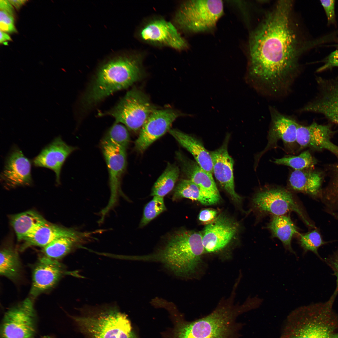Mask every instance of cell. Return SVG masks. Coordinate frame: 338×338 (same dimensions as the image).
<instances>
[{
  "label": "cell",
  "instance_id": "f1b7e54d",
  "mask_svg": "<svg viewBox=\"0 0 338 338\" xmlns=\"http://www.w3.org/2000/svg\"><path fill=\"white\" fill-rule=\"evenodd\" d=\"M0 255V275L13 281L17 279L21 265L16 250L11 247H5L1 250Z\"/></svg>",
  "mask_w": 338,
  "mask_h": 338
},
{
  "label": "cell",
  "instance_id": "7c38bea8",
  "mask_svg": "<svg viewBox=\"0 0 338 338\" xmlns=\"http://www.w3.org/2000/svg\"><path fill=\"white\" fill-rule=\"evenodd\" d=\"M181 114L171 109L156 110L149 117L135 143V148L143 152L155 141L170 129L173 122Z\"/></svg>",
  "mask_w": 338,
  "mask_h": 338
},
{
  "label": "cell",
  "instance_id": "ab89813d",
  "mask_svg": "<svg viewBox=\"0 0 338 338\" xmlns=\"http://www.w3.org/2000/svg\"><path fill=\"white\" fill-rule=\"evenodd\" d=\"M324 260L332 269L336 278H338V249Z\"/></svg>",
  "mask_w": 338,
  "mask_h": 338
},
{
  "label": "cell",
  "instance_id": "30bf717a",
  "mask_svg": "<svg viewBox=\"0 0 338 338\" xmlns=\"http://www.w3.org/2000/svg\"><path fill=\"white\" fill-rule=\"evenodd\" d=\"M101 148L109 174L110 196L106 206L99 213L100 219L104 221L109 212L117 205L119 197L127 199L121 187L122 176L126 166V149L103 138Z\"/></svg>",
  "mask_w": 338,
  "mask_h": 338
},
{
  "label": "cell",
  "instance_id": "9c48e42d",
  "mask_svg": "<svg viewBox=\"0 0 338 338\" xmlns=\"http://www.w3.org/2000/svg\"><path fill=\"white\" fill-rule=\"evenodd\" d=\"M156 109L144 93L134 89L105 114L114 118L115 123H122L129 129L136 131L141 129Z\"/></svg>",
  "mask_w": 338,
  "mask_h": 338
},
{
  "label": "cell",
  "instance_id": "4316f807",
  "mask_svg": "<svg viewBox=\"0 0 338 338\" xmlns=\"http://www.w3.org/2000/svg\"><path fill=\"white\" fill-rule=\"evenodd\" d=\"M273 237L278 238L285 249L296 255L291 247V242L294 235L298 233L297 228L289 216L273 215L267 225Z\"/></svg>",
  "mask_w": 338,
  "mask_h": 338
},
{
  "label": "cell",
  "instance_id": "ffe728a7",
  "mask_svg": "<svg viewBox=\"0 0 338 338\" xmlns=\"http://www.w3.org/2000/svg\"><path fill=\"white\" fill-rule=\"evenodd\" d=\"M332 134L330 126L314 122L308 126L299 124L296 142L302 148L325 149L338 157V146L330 141Z\"/></svg>",
  "mask_w": 338,
  "mask_h": 338
},
{
  "label": "cell",
  "instance_id": "2e32d148",
  "mask_svg": "<svg viewBox=\"0 0 338 338\" xmlns=\"http://www.w3.org/2000/svg\"><path fill=\"white\" fill-rule=\"evenodd\" d=\"M238 225L227 217L220 215L205 227L202 234L204 250L213 252L224 248L236 233Z\"/></svg>",
  "mask_w": 338,
  "mask_h": 338
},
{
  "label": "cell",
  "instance_id": "d6986e66",
  "mask_svg": "<svg viewBox=\"0 0 338 338\" xmlns=\"http://www.w3.org/2000/svg\"><path fill=\"white\" fill-rule=\"evenodd\" d=\"M76 148L68 145L60 137H58L33 159V164L36 167H45L53 171L55 174L56 181L59 184L62 166L67 157Z\"/></svg>",
  "mask_w": 338,
  "mask_h": 338
},
{
  "label": "cell",
  "instance_id": "f35d334b",
  "mask_svg": "<svg viewBox=\"0 0 338 338\" xmlns=\"http://www.w3.org/2000/svg\"><path fill=\"white\" fill-rule=\"evenodd\" d=\"M217 214V211L213 209H203L200 212L198 218L202 223L208 224L213 222L216 219Z\"/></svg>",
  "mask_w": 338,
  "mask_h": 338
},
{
  "label": "cell",
  "instance_id": "52a82bcc",
  "mask_svg": "<svg viewBox=\"0 0 338 338\" xmlns=\"http://www.w3.org/2000/svg\"><path fill=\"white\" fill-rule=\"evenodd\" d=\"M252 203L253 210L260 217L269 214L284 215L294 212L306 225L315 227L294 196L285 188L267 187L261 188L254 195Z\"/></svg>",
  "mask_w": 338,
  "mask_h": 338
},
{
  "label": "cell",
  "instance_id": "4dcf8cb0",
  "mask_svg": "<svg viewBox=\"0 0 338 338\" xmlns=\"http://www.w3.org/2000/svg\"><path fill=\"white\" fill-rule=\"evenodd\" d=\"M273 162L278 165L289 166L294 170H310L316 162L308 151H303L297 156H287L275 159Z\"/></svg>",
  "mask_w": 338,
  "mask_h": 338
},
{
  "label": "cell",
  "instance_id": "7bdbcfd3",
  "mask_svg": "<svg viewBox=\"0 0 338 338\" xmlns=\"http://www.w3.org/2000/svg\"><path fill=\"white\" fill-rule=\"evenodd\" d=\"M0 43H3L5 44V43H7L6 41H11L12 40L10 36L7 33L0 30Z\"/></svg>",
  "mask_w": 338,
  "mask_h": 338
},
{
  "label": "cell",
  "instance_id": "ba28073f",
  "mask_svg": "<svg viewBox=\"0 0 338 338\" xmlns=\"http://www.w3.org/2000/svg\"><path fill=\"white\" fill-rule=\"evenodd\" d=\"M74 319L89 338H137L126 316L117 310Z\"/></svg>",
  "mask_w": 338,
  "mask_h": 338
},
{
  "label": "cell",
  "instance_id": "836d02e7",
  "mask_svg": "<svg viewBox=\"0 0 338 338\" xmlns=\"http://www.w3.org/2000/svg\"><path fill=\"white\" fill-rule=\"evenodd\" d=\"M320 199L328 212L333 214L338 212V168L332 183L322 192Z\"/></svg>",
  "mask_w": 338,
  "mask_h": 338
},
{
  "label": "cell",
  "instance_id": "f546056e",
  "mask_svg": "<svg viewBox=\"0 0 338 338\" xmlns=\"http://www.w3.org/2000/svg\"><path fill=\"white\" fill-rule=\"evenodd\" d=\"M179 173V169L177 166L169 163L154 184L151 195L163 197L168 194L173 188Z\"/></svg>",
  "mask_w": 338,
  "mask_h": 338
},
{
  "label": "cell",
  "instance_id": "1f68e13d",
  "mask_svg": "<svg viewBox=\"0 0 338 338\" xmlns=\"http://www.w3.org/2000/svg\"><path fill=\"white\" fill-rule=\"evenodd\" d=\"M166 210L163 197L155 196L145 206L139 227L146 226L151 221Z\"/></svg>",
  "mask_w": 338,
  "mask_h": 338
},
{
  "label": "cell",
  "instance_id": "7402d4cb",
  "mask_svg": "<svg viewBox=\"0 0 338 338\" xmlns=\"http://www.w3.org/2000/svg\"><path fill=\"white\" fill-rule=\"evenodd\" d=\"M176 157L183 173L206 194L218 200L220 195L212 174L202 169L195 161L190 159L180 152Z\"/></svg>",
  "mask_w": 338,
  "mask_h": 338
},
{
  "label": "cell",
  "instance_id": "8fae6325",
  "mask_svg": "<svg viewBox=\"0 0 338 338\" xmlns=\"http://www.w3.org/2000/svg\"><path fill=\"white\" fill-rule=\"evenodd\" d=\"M36 320L33 300L27 298L5 313L1 338H31L36 331Z\"/></svg>",
  "mask_w": 338,
  "mask_h": 338
},
{
  "label": "cell",
  "instance_id": "d4e9b609",
  "mask_svg": "<svg viewBox=\"0 0 338 338\" xmlns=\"http://www.w3.org/2000/svg\"><path fill=\"white\" fill-rule=\"evenodd\" d=\"M75 229L54 224L47 221L23 241L24 243L21 248L24 250L31 246L43 248L56 239L72 233Z\"/></svg>",
  "mask_w": 338,
  "mask_h": 338
},
{
  "label": "cell",
  "instance_id": "ac0fdd59",
  "mask_svg": "<svg viewBox=\"0 0 338 338\" xmlns=\"http://www.w3.org/2000/svg\"><path fill=\"white\" fill-rule=\"evenodd\" d=\"M140 35L145 41L167 45L176 49H184L187 46L185 40L174 25L163 19L152 21L142 29Z\"/></svg>",
  "mask_w": 338,
  "mask_h": 338
},
{
  "label": "cell",
  "instance_id": "5bb4252c",
  "mask_svg": "<svg viewBox=\"0 0 338 338\" xmlns=\"http://www.w3.org/2000/svg\"><path fill=\"white\" fill-rule=\"evenodd\" d=\"M229 136H227L223 145L210 151L213 165V173L221 187L235 202L240 203L241 197L235 190L233 173L234 161L228 151Z\"/></svg>",
  "mask_w": 338,
  "mask_h": 338
},
{
  "label": "cell",
  "instance_id": "277c9868",
  "mask_svg": "<svg viewBox=\"0 0 338 338\" xmlns=\"http://www.w3.org/2000/svg\"><path fill=\"white\" fill-rule=\"evenodd\" d=\"M204 250L201 233L180 230L171 235L163 248L153 258L162 262L176 274L183 276L195 270Z\"/></svg>",
  "mask_w": 338,
  "mask_h": 338
},
{
  "label": "cell",
  "instance_id": "60d3db41",
  "mask_svg": "<svg viewBox=\"0 0 338 338\" xmlns=\"http://www.w3.org/2000/svg\"><path fill=\"white\" fill-rule=\"evenodd\" d=\"M0 8V10L5 11L13 15V8L8 0H1Z\"/></svg>",
  "mask_w": 338,
  "mask_h": 338
},
{
  "label": "cell",
  "instance_id": "8992f818",
  "mask_svg": "<svg viewBox=\"0 0 338 338\" xmlns=\"http://www.w3.org/2000/svg\"><path fill=\"white\" fill-rule=\"evenodd\" d=\"M223 11L222 0H189L182 5L175 20L180 28L186 31L204 32L215 28Z\"/></svg>",
  "mask_w": 338,
  "mask_h": 338
},
{
  "label": "cell",
  "instance_id": "7a4b0ae2",
  "mask_svg": "<svg viewBox=\"0 0 338 338\" xmlns=\"http://www.w3.org/2000/svg\"><path fill=\"white\" fill-rule=\"evenodd\" d=\"M338 294V280L327 301L302 306L287 316L281 338H330L338 327L333 306Z\"/></svg>",
  "mask_w": 338,
  "mask_h": 338
},
{
  "label": "cell",
  "instance_id": "3957f363",
  "mask_svg": "<svg viewBox=\"0 0 338 338\" xmlns=\"http://www.w3.org/2000/svg\"><path fill=\"white\" fill-rule=\"evenodd\" d=\"M142 75L137 58L120 57L111 60L99 69L84 97L85 104L90 106L114 92L127 88L139 80Z\"/></svg>",
  "mask_w": 338,
  "mask_h": 338
},
{
  "label": "cell",
  "instance_id": "e0dca14e",
  "mask_svg": "<svg viewBox=\"0 0 338 338\" xmlns=\"http://www.w3.org/2000/svg\"><path fill=\"white\" fill-rule=\"evenodd\" d=\"M318 96L305 107L306 111L317 113L338 124V77L320 79Z\"/></svg>",
  "mask_w": 338,
  "mask_h": 338
},
{
  "label": "cell",
  "instance_id": "ee69618b",
  "mask_svg": "<svg viewBox=\"0 0 338 338\" xmlns=\"http://www.w3.org/2000/svg\"><path fill=\"white\" fill-rule=\"evenodd\" d=\"M330 338H338V333H334L331 335Z\"/></svg>",
  "mask_w": 338,
  "mask_h": 338
},
{
  "label": "cell",
  "instance_id": "83f0119b",
  "mask_svg": "<svg viewBox=\"0 0 338 338\" xmlns=\"http://www.w3.org/2000/svg\"><path fill=\"white\" fill-rule=\"evenodd\" d=\"M182 198L197 201L207 205L215 204L219 201L208 196L196 184L188 179L180 180L174 189L172 200L176 201Z\"/></svg>",
  "mask_w": 338,
  "mask_h": 338
},
{
  "label": "cell",
  "instance_id": "e575fe53",
  "mask_svg": "<svg viewBox=\"0 0 338 338\" xmlns=\"http://www.w3.org/2000/svg\"><path fill=\"white\" fill-rule=\"evenodd\" d=\"M125 149L130 141L129 135L125 126L115 123L109 129L104 138Z\"/></svg>",
  "mask_w": 338,
  "mask_h": 338
},
{
  "label": "cell",
  "instance_id": "cb8c5ba5",
  "mask_svg": "<svg viewBox=\"0 0 338 338\" xmlns=\"http://www.w3.org/2000/svg\"><path fill=\"white\" fill-rule=\"evenodd\" d=\"M169 132L178 143L193 156L195 161L204 170L213 173V165L210 151L203 144L192 136L176 129H170Z\"/></svg>",
  "mask_w": 338,
  "mask_h": 338
},
{
  "label": "cell",
  "instance_id": "484cf974",
  "mask_svg": "<svg viewBox=\"0 0 338 338\" xmlns=\"http://www.w3.org/2000/svg\"><path fill=\"white\" fill-rule=\"evenodd\" d=\"M47 221L39 214L28 211L13 215L11 224L18 241H23L37 228Z\"/></svg>",
  "mask_w": 338,
  "mask_h": 338
},
{
  "label": "cell",
  "instance_id": "5b68a950",
  "mask_svg": "<svg viewBox=\"0 0 338 338\" xmlns=\"http://www.w3.org/2000/svg\"><path fill=\"white\" fill-rule=\"evenodd\" d=\"M247 309L246 305L237 309L222 306L197 320L190 322L178 320L172 338H233L237 329V317Z\"/></svg>",
  "mask_w": 338,
  "mask_h": 338
},
{
  "label": "cell",
  "instance_id": "d590c367",
  "mask_svg": "<svg viewBox=\"0 0 338 338\" xmlns=\"http://www.w3.org/2000/svg\"><path fill=\"white\" fill-rule=\"evenodd\" d=\"M0 30L4 32H16L13 15L5 11L0 10Z\"/></svg>",
  "mask_w": 338,
  "mask_h": 338
},
{
  "label": "cell",
  "instance_id": "6da1fadb",
  "mask_svg": "<svg viewBox=\"0 0 338 338\" xmlns=\"http://www.w3.org/2000/svg\"><path fill=\"white\" fill-rule=\"evenodd\" d=\"M291 8L290 1L278 3L249 40L246 80L273 94L288 87L304 50L292 25Z\"/></svg>",
  "mask_w": 338,
  "mask_h": 338
},
{
  "label": "cell",
  "instance_id": "44dd1931",
  "mask_svg": "<svg viewBox=\"0 0 338 338\" xmlns=\"http://www.w3.org/2000/svg\"><path fill=\"white\" fill-rule=\"evenodd\" d=\"M271 123L268 135V142L264 149L258 156V162L261 156L269 150L275 146L280 140L286 144L296 142L299 124L293 119L271 108Z\"/></svg>",
  "mask_w": 338,
  "mask_h": 338
},
{
  "label": "cell",
  "instance_id": "d6a6232c",
  "mask_svg": "<svg viewBox=\"0 0 338 338\" xmlns=\"http://www.w3.org/2000/svg\"><path fill=\"white\" fill-rule=\"evenodd\" d=\"M300 245L305 252L311 251L322 259L319 253V248L326 243L318 230L315 229L300 234Z\"/></svg>",
  "mask_w": 338,
  "mask_h": 338
},
{
  "label": "cell",
  "instance_id": "f6af8a7d",
  "mask_svg": "<svg viewBox=\"0 0 338 338\" xmlns=\"http://www.w3.org/2000/svg\"><path fill=\"white\" fill-rule=\"evenodd\" d=\"M31 338H33L32 337ZM39 338H53V337L49 335H45Z\"/></svg>",
  "mask_w": 338,
  "mask_h": 338
},
{
  "label": "cell",
  "instance_id": "9a60e30c",
  "mask_svg": "<svg viewBox=\"0 0 338 338\" xmlns=\"http://www.w3.org/2000/svg\"><path fill=\"white\" fill-rule=\"evenodd\" d=\"M66 273L58 260L45 256L40 258L33 269L30 295L35 298L52 288Z\"/></svg>",
  "mask_w": 338,
  "mask_h": 338
},
{
  "label": "cell",
  "instance_id": "8d00e7d4",
  "mask_svg": "<svg viewBox=\"0 0 338 338\" xmlns=\"http://www.w3.org/2000/svg\"><path fill=\"white\" fill-rule=\"evenodd\" d=\"M327 18L328 25L335 24L336 23L335 1L333 0H320Z\"/></svg>",
  "mask_w": 338,
  "mask_h": 338
},
{
  "label": "cell",
  "instance_id": "74e56055",
  "mask_svg": "<svg viewBox=\"0 0 338 338\" xmlns=\"http://www.w3.org/2000/svg\"><path fill=\"white\" fill-rule=\"evenodd\" d=\"M322 62L323 64L317 70L318 72L338 67V49L330 53L322 60Z\"/></svg>",
  "mask_w": 338,
  "mask_h": 338
},
{
  "label": "cell",
  "instance_id": "4fadbf2b",
  "mask_svg": "<svg viewBox=\"0 0 338 338\" xmlns=\"http://www.w3.org/2000/svg\"><path fill=\"white\" fill-rule=\"evenodd\" d=\"M30 161L17 146L7 156L0 180L6 186L15 187L30 185L32 183Z\"/></svg>",
  "mask_w": 338,
  "mask_h": 338
},
{
  "label": "cell",
  "instance_id": "b9f144b4",
  "mask_svg": "<svg viewBox=\"0 0 338 338\" xmlns=\"http://www.w3.org/2000/svg\"><path fill=\"white\" fill-rule=\"evenodd\" d=\"M8 1L11 5L14 6L17 9H20L23 5L27 1L23 0H8Z\"/></svg>",
  "mask_w": 338,
  "mask_h": 338
},
{
  "label": "cell",
  "instance_id": "603a6c76",
  "mask_svg": "<svg viewBox=\"0 0 338 338\" xmlns=\"http://www.w3.org/2000/svg\"><path fill=\"white\" fill-rule=\"evenodd\" d=\"M322 178L318 172L306 170H294L289 175L288 185L294 192L307 194L315 199L321 198Z\"/></svg>",
  "mask_w": 338,
  "mask_h": 338
}]
</instances>
